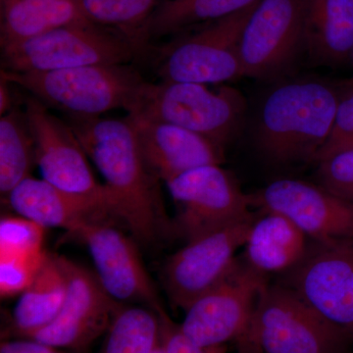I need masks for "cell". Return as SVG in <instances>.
Returning <instances> with one entry per match:
<instances>
[{
    "label": "cell",
    "instance_id": "cell-11",
    "mask_svg": "<svg viewBox=\"0 0 353 353\" xmlns=\"http://www.w3.org/2000/svg\"><path fill=\"white\" fill-rule=\"evenodd\" d=\"M257 214L187 241L162 269L167 296L185 310L199 297L219 284L236 264V253L245 246Z\"/></svg>",
    "mask_w": 353,
    "mask_h": 353
},
{
    "label": "cell",
    "instance_id": "cell-22",
    "mask_svg": "<svg viewBox=\"0 0 353 353\" xmlns=\"http://www.w3.org/2000/svg\"><path fill=\"white\" fill-rule=\"evenodd\" d=\"M67 281L60 256L48 253L31 284L20 294L12 314V328L21 338L53 321L63 305Z\"/></svg>",
    "mask_w": 353,
    "mask_h": 353
},
{
    "label": "cell",
    "instance_id": "cell-19",
    "mask_svg": "<svg viewBox=\"0 0 353 353\" xmlns=\"http://www.w3.org/2000/svg\"><path fill=\"white\" fill-rule=\"evenodd\" d=\"M303 46L317 64L350 62L353 0H303Z\"/></svg>",
    "mask_w": 353,
    "mask_h": 353
},
{
    "label": "cell",
    "instance_id": "cell-29",
    "mask_svg": "<svg viewBox=\"0 0 353 353\" xmlns=\"http://www.w3.org/2000/svg\"><path fill=\"white\" fill-rule=\"evenodd\" d=\"M41 256L0 257V292L2 297L21 294L31 284L43 265Z\"/></svg>",
    "mask_w": 353,
    "mask_h": 353
},
{
    "label": "cell",
    "instance_id": "cell-14",
    "mask_svg": "<svg viewBox=\"0 0 353 353\" xmlns=\"http://www.w3.org/2000/svg\"><path fill=\"white\" fill-rule=\"evenodd\" d=\"M67 281L63 305L48 326L32 334V340L55 348L82 350L108 332L121 303L102 287L97 275L60 256Z\"/></svg>",
    "mask_w": 353,
    "mask_h": 353
},
{
    "label": "cell",
    "instance_id": "cell-34",
    "mask_svg": "<svg viewBox=\"0 0 353 353\" xmlns=\"http://www.w3.org/2000/svg\"><path fill=\"white\" fill-rule=\"evenodd\" d=\"M236 353H264L248 336L236 341Z\"/></svg>",
    "mask_w": 353,
    "mask_h": 353
},
{
    "label": "cell",
    "instance_id": "cell-27",
    "mask_svg": "<svg viewBox=\"0 0 353 353\" xmlns=\"http://www.w3.org/2000/svg\"><path fill=\"white\" fill-rule=\"evenodd\" d=\"M44 229L22 216L4 217L0 222V257L44 254Z\"/></svg>",
    "mask_w": 353,
    "mask_h": 353
},
{
    "label": "cell",
    "instance_id": "cell-32",
    "mask_svg": "<svg viewBox=\"0 0 353 353\" xmlns=\"http://www.w3.org/2000/svg\"><path fill=\"white\" fill-rule=\"evenodd\" d=\"M0 353H60L57 348L50 347L32 339L2 341Z\"/></svg>",
    "mask_w": 353,
    "mask_h": 353
},
{
    "label": "cell",
    "instance_id": "cell-9",
    "mask_svg": "<svg viewBox=\"0 0 353 353\" xmlns=\"http://www.w3.org/2000/svg\"><path fill=\"white\" fill-rule=\"evenodd\" d=\"M277 283L294 290L353 343V239L310 240L303 259Z\"/></svg>",
    "mask_w": 353,
    "mask_h": 353
},
{
    "label": "cell",
    "instance_id": "cell-18",
    "mask_svg": "<svg viewBox=\"0 0 353 353\" xmlns=\"http://www.w3.org/2000/svg\"><path fill=\"white\" fill-rule=\"evenodd\" d=\"M6 199L18 215L43 229L61 228L75 236L90 223L117 219L108 202L72 194L31 176L16 185Z\"/></svg>",
    "mask_w": 353,
    "mask_h": 353
},
{
    "label": "cell",
    "instance_id": "cell-2",
    "mask_svg": "<svg viewBox=\"0 0 353 353\" xmlns=\"http://www.w3.org/2000/svg\"><path fill=\"white\" fill-rule=\"evenodd\" d=\"M341 97L331 83L314 79L272 88L253 130L257 152L274 166L315 162L333 129Z\"/></svg>",
    "mask_w": 353,
    "mask_h": 353
},
{
    "label": "cell",
    "instance_id": "cell-24",
    "mask_svg": "<svg viewBox=\"0 0 353 353\" xmlns=\"http://www.w3.org/2000/svg\"><path fill=\"white\" fill-rule=\"evenodd\" d=\"M85 19L131 41L141 54L148 41L146 26L161 0H77Z\"/></svg>",
    "mask_w": 353,
    "mask_h": 353
},
{
    "label": "cell",
    "instance_id": "cell-13",
    "mask_svg": "<svg viewBox=\"0 0 353 353\" xmlns=\"http://www.w3.org/2000/svg\"><path fill=\"white\" fill-rule=\"evenodd\" d=\"M24 104L36 145L37 165L43 180L72 194L101 199L111 206L108 190L95 180L87 153L68 123L51 114L34 97H26Z\"/></svg>",
    "mask_w": 353,
    "mask_h": 353
},
{
    "label": "cell",
    "instance_id": "cell-23",
    "mask_svg": "<svg viewBox=\"0 0 353 353\" xmlns=\"http://www.w3.org/2000/svg\"><path fill=\"white\" fill-rule=\"evenodd\" d=\"M259 0H161L146 26L148 43L239 12Z\"/></svg>",
    "mask_w": 353,
    "mask_h": 353
},
{
    "label": "cell",
    "instance_id": "cell-4",
    "mask_svg": "<svg viewBox=\"0 0 353 353\" xmlns=\"http://www.w3.org/2000/svg\"><path fill=\"white\" fill-rule=\"evenodd\" d=\"M1 77L72 118H97L113 109L129 111L145 81L126 64L88 65Z\"/></svg>",
    "mask_w": 353,
    "mask_h": 353
},
{
    "label": "cell",
    "instance_id": "cell-1",
    "mask_svg": "<svg viewBox=\"0 0 353 353\" xmlns=\"http://www.w3.org/2000/svg\"><path fill=\"white\" fill-rule=\"evenodd\" d=\"M67 123L104 180L116 218L139 243L175 236L165 211L160 180L143 159L131 118H72Z\"/></svg>",
    "mask_w": 353,
    "mask_h": 353
},
{
    "label": "cell",
    "instance_id": "cell-20",
    "mask_svg": "<svg viewBox=\"0 0 353 353\" xmlns=\"http://www.w3.org/2000/svg\"><path fill=\"white\" fill-rule=\"evenodd\" d=\"M309 241L308 236L284 216L262 212L250 228L243 259L264 275H283L303 259Z\"/></svg>",
    "mask_w": 353,
    "mask_h": 353
},
{
    "label": "cell",
    "instance_id": "cell-8",
    "mask_svg": "<svg viewBox=\"0 0 353 353\" xmlns=\"http://www.w3.org/2000/svg\"><path fill=\"white\" fill-rule=\"evenodd\" d=\"M269 284L268 276L238 259L219 284L185 309L181 330L208 350L236 343L248 333L260 294Z\"/></svg>",
    "mask_w": 353,
    "mask_h": 353
},
{
    "label": "cell",
    "instance_id": "cell-16",
    "mask_svg": "<svg viewBox=\"0 0 353 353\" xmlns=\"http://www.w3.org/2000/svg\"><path fill=\"white\" fill-rule=\"evenodd\" d=\"M76 236L88 246L95 275L112 299L152 308L161 304L134 238L114 226L112 221L90 223Z\"/></svg>",
    "mask_w": 353,
    "mask_h": 353
},
{
    "label": "cell",
    "instance_id": "cell-31",
    "mask_svg": "<svg viewBox=\"0 0 353 353\" xmlns=\"http://www.w3.org/2000/svg\"><path fill=\"white\" fill-rule=\"evenodd\" d=\"M155 309L160 320V343L165 353H219L220 350H208L190 341L161 304Z\"/></svg>",
    "mask_w": 353,
    "mask_h": 353
},
{
    "label": "cell",
    "instance_id": "cell-25",
    "mask_svg": "<svg viewBox=\"0 0 353 353\" xmlns=\"http://www.w3.org/2000/svg\"><path fill=\"white\" fill-rule=\"evenodd\" d=\"M36 145L24 109L14 108L0 119V192L7 194L30 176Z\"/></svg>",
    "mask_w": 353,
    "mask_h": 353
},
{
    "label": "cell",
    "instance_id": "cell-28",
    "mask_svg": "<svg viewBox=\"0 0 353 353\" xmlns=\"http://www.w3.org/2000/svg\"><path fill=\"white\" fill-rule=\"evenodd\" d=\"M317 163L318 185L353 202V148L334 153Z\"/></svg>",
    "mask_w": 353,
    "mask_h": 353
},
{
    "label": "cell",
    "instance_id": "cell-17",
    "mask_svg": "<svg viewBox=\"0 0 353 353\" xmlns=\"http://www.w3.org/2000/svg\"><path fill=\"white\" fill-rule=\"evenodd\" d=\"M128 116L146 165L165 183L199 167L224 163L225 148L201 134L169 123Z\"/></svg>",
    "mask_w": 353,
    "mask_h": 353
},
{
    "label": "cell",
    "instance_id": "cell-37",
    "mask_svg": "<svg viewBox=\"0 0 353 353\" xmlns=\"http://www.w3.org/2000/svg\"><path fill=\"white\" fill-rule=\"evenodd\" d=\"M350 62H352V64H353V50H352V59H350Z\"/></svg>",
    "mask_w": 353,
    "mask_h": 353
},
{
    "label": "cell",
    "instance_id": "cell-15",
    "mask_svg": "<svg viewBox=\"0 0 353 353\" xmlns=\"http://www.w3.org/2000/svg\"><path fill=\"white\" fill-rule=\"evenodd\" d=\"M303 46V0H260L241 34L243 77L284 73Z\"/></svg>",
    "mask_w": 353,
    "mask_h": 353
},
{
    "label": "cell",
    "instance_id": "cell-35",
    "mask_svg": "<svg viewBox=\"0 0 353 353\" xmlns=\"http://www.w3.org/2000/svg\"><path fill=\"white\" fill-rule=\"evenodd\" d=\"M153 353H165V350H163V347H162L161 343H160L159 347H158Z\"/></svg>",
    "mask_w": 353,
    "mask_h": 353
},
{
    "label": "cell",
    "instance_id": "cell-12",
    "mask_svg": "<svg viewBox=\"0 0 353 353\" xmlns=\"http://www.w3.org/2000/svg\"><path fill=\"white\" fill-rule=\"evenodd\" d=\"M250 196L252 208L284 216L309 240L353 239V202L318 183L278 179Z\"/></svg>",
    "mask_w": 353,
    "mask_h": 353
},
{
    "label": "cell",
    "instance_id": "cell-7",
    "mask_svg": "<svg viewBox=\"0 0 353 353\" xmlns=\"http://www.w3.org/2000/svg\"><path fill=\"white\" fill-rule=\"evenodd\" d=\"M259 2L199 26L194 32H182L180 38L160 48L157 71L161 81L211 85L243 78L241 34Z\"/></svg>",
    "mask_w": 353,
    "mask_h": 353
},
{
    "label": "cell",
    "instance_id": "cell-3",
    "mask_svg": "<svg viewBox=\"0 0 353 353\" xmlns=\"http://www.w3.org/2000/svg\"><path fill=\"white\" fill-rule=\"evenodd\" d=\"M245 112V97L236 88L145 81L128 115L185 128L225 148L240 132Z\"/></svg>",
    "mask_w": 353,
    "mask_h": 353
},
{
    "label": "cell",
    "instance_id": "cell-10",
    "mask_svg": "<svg viewBox=\"0 0 353 353\" xmlns=\"http://www.w3.org/2000/svg\"><path fill=\"white\" fill-rule=\"evenodd\" d=\"M166 185L176 208L174 234L185 243L254 214L250 194L221 165L194 169Z\"/></svg>",
    "mask_w": 353,
    "mask_h": 353
},
{
    "label": "cell",
    "instance_id": "cell-5",
    "mask_svg": "<svg viewBox=\"0 0 353 353\" xmlns=\"http://www.w3.org/2000/svg\"><path fill=\"white\" fill-rule=\"evenodd\" d=\"M141 54L124 37L90 22L62 26L1 48L2 70L50 72L88 65L126 64Z\"/></svg>",
    "mask_w": 353,
    "mask_h": 353
},
{
    "label": "cell",
    "instance_id": "cell-30",
    "mask_svg": "<svg viewBox=\"0 0 353 353\" xmlns=\"http://www.w3.org/2000/svg\"><path fill=\"white\" fill-rule=\"evenodd\" d=\"M345 88L347 92L341 97L333 129L326 143L318 153L315 162L353 148V88Z\"/></svg>",
    "mask_w": 353,
    "mask_h": 353
},
{
    "label": "cell",
    "instance_id": "cell-26",
    "mask_svg": "<svg viewBox=\"0 0 353 353\" xmlns=\"http://www.w3.org/2000/svg\"><path fill=\"white\" fill-rule=\"evenodd\" d=\"M160 345V320L150 306H121L116 312L101 353H153Z\"/></svg>",
    "mask_w": 353,
    "mask_h": 353
},
{
    "label": "cell",
    "instance_id": "cell-21",
    "mask_svg": "<svg viewBox=\"0 0 353 353\" xmlns=\"http://www.w3.org/2000/svg\"><path fill=\"white\" fill-rule=\"evenodd\" d=\"M88 22L77 0H0L1 48L62 26Z\"/></svg>",
    "mask_w": 353,
    "mask_h": 353
},
{
    "label": "cell",
    "instance_id": "cell-6",
    "mask_svg": "<svg viewBox=\"0 0 353 353\" xmlns=\"http://www.w3.org/2000/svg\"><path fill=\"white\" fill-rule=\"evenodd\" d=\"M245 336L264 353H352L353 347L340 330L279 283L260 294Z\"/></svg>",
    "mask_w": 353,
    "mask_h": 353
},
{
    "label": "cell",
    "instance_id": "cell-33",
    "mask_svg": "<svg viewBox=\"0 0 353 353\" xmlns=\"http://www.w3.org/2000/svg\"><path fill=\"white\" fill-rule=\"evenodd\" d=\"M10 85V82L1 77V83H0V114L1 116L6 115L14 108L12 90L9 88Z\"/></svg>",
    "mask_w": 353,
    "mask_h": 353
},
{
    "label": "cell",
    "instance_id": "cell-36",
    "mask_svg": "<svg viewBox=\"0 0 353 353\" xmlns=\"http://www.w3.org/2000/svg\"><path fill=\"white\" fill-rule=\"evenodd\" d=\"M345 87L353 88V79L352 81H348V82L345 83Z\"/></svg>",
    "mask_w": 353,
    "mask_h": 353
}]
</instances>
